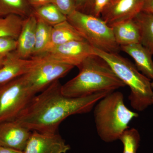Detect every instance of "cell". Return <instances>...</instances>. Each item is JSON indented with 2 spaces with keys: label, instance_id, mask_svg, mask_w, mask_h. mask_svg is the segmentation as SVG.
Instances as JSON below:
<instances>
[{
  "label": "cell",
  "instance_id": "6da1fadb",
  "mask_svg": "<svg viewBox=\"0 0 153 153\" xmlns=\"http://www.w3.org/2000/svg\"><path fill=\"white\" fill-rule=\"evenodd\" d=\"M57 80L35 95L16 120L32 131L56 133L60 124L72 115L87 113L109 92L70 97L63 95ZM111 93V92H110Z\"/></svg>",
  "mask_w": 153,
  "mask_h": 153
},
{
  "label": "cell",
  "instance_id": "7a4b0ae2",
  "mask_svg": "<svg viewBox=\"0 0 153 153\" xmlns=\"http://www.w3.org/2000/svg\"><path fill=\"white\" fill-rule=\"evenodd\" d=\"M78 68V74L62 85L63 95L83 97L99 92L110 93L126 86L109 65L97 55L88 57Z\"/></svg>",
  "mask_w": 153,
  "mask_h": 153
},
{
  "label": "cell",
  "instance_id": "3957f363",
  "mask_svg": "<svg viewBox=\"0 0 153 153\" xmlns=\"http://www.w3.org/2000/svg\"><path fill=\"white\" fill-rule=\"evenodd\" d=\"M122 93L114 91L108 93L95 105L94 116L97 131L106 143L120 139L128 124L139 114L129 109L124 103Z\"/></svg>",
  "mask_w": 153,
  "mask_h": 153
},
{
  "label": "cell",
  "instance_id": "277c9868",
  "mask_svg": "<svg viewBox=\"0 0 153 153\" xmlns=\"http://www.w3.org/2000/svg\"><path fill=\"white\" fill-rule=\"evenodd\" d=\"M94 55L105 61L115 74L130 89L128 100L132 108L142 111L152 105L153 90L151 79L140 73L131 62L119 55L94 48Z\"/></svg>",
  "mask_w": 153,
  "mask_h": 153
},
{
  "label": "cell",
  "instance_id": "5b68a950",
  "mask_svg": "<svg viewBox=\"0 0 153 153\" xmlns=\"http://www.w3.org/2000/svg\"><path fill=\"white\" fill-rule=\"evenodd\" d=\"M67 20L94 48L108 53L121 51L112 28L99 17L75 10L67 16Z\"/></svg>",
  "mask_w": 153,
  "mask_h": 153
},
{
  "label": "cell",
  "instance_id": "8992f818",
  "mask_svg": "<svg viewBox=\"0 0 153 153\" xmlns=\"http://www.w3.org/2000/svg\"><path fill=\"white\" fill-rule=\"evenodd\" d=\"M36 95L26 74L0 84V123L16 120Z\"/></svg>",
  "mask_w": 153,
  "mask_h": 153
},
{
  "label": "cell",
  "instance_id": "52a82bcc",
  "mask_svg": "<svg viewBox=\"0 0 153 153\" xmlns=\"http://www.w3.org/2000/svg\"><path fill=\"white\" fill-rule=\"evenodd\" d=\"M41 59L40 63L26 74L30 88L36 95L65 76L74 68L69 64Z\"/></svg>",
  "mask_w": 153,
  "mask_h": 153
},
{
  "label": "cell",
  "instance_id": "ba28073f",
  "mask_svg": "<svg viewBox=\"0 0 153 153\" xmlns=\"http://www.w3.org/2000/svg\"><path fill=\"white\" fill-rule=\"evenodd\" d=\"M94 55V47L85 40L73 41L50 49L32 58H42L78 67L88 57Z\"/></svg>",
  "mask_w": 153,
  "mask_h": 153
},
{
  "label": "cell",
  "instance_id": "9c48e42d",
  "mask_svg": "<svg viewBox=\"0 0 153 153\" xmlns=\"http://www.w3.org/2000/svg\"><path fill=\"white\" fill-rule=\"evenodd\" d=\"M70 149L58 133L32 131L23 153H66Z\"/></svg>",
  "mask_w": 153,
  "mask_h": 153
},
{
  "label": "cell",
  "instance_id": "30bf717a",
  "mask_svg": "<svg viewBox=\"0 0 153 153\" xmlns=\"http://www.w3.org/2000/svg\"><path fill=\"white\" fill-rule=\"evenodd\" d=\"M146 0H114L103 11L102 19L109 27L120 22L134 19L142 12Z\"/></svg>",
  "mask_w": 153,
  "mask_h": 153
},
{
  "label": "cell",
  "instance_id": "8fae6325",
  "mask_svg": "<svg viewBox=\"0 0 153 153\" xmlns=\"http://www.w3.org/2000/svg\"><path fill=\"white\" fill-rule=\"evenodd\" d=\"M32 133L16 120L0 123V146L23 152Z\"/></svg>",
  "mask_w": 153,
  "mask_h": 153
},
{
  "label": "cell",
  "instance_id": "7c38bea8",
  "mask_svg": "<svg viewBox=\"0 0 153 153\" xmlns=\"http://www.w3.org/2000/svg\"><path fill=\"white\" fill-rule=\"evenodd\" d=\"M42 60L41 58L23 59L15 51L9 53L0 67V84L27 74Z\"/></svg>",
  "mask_w": 153,
  "mask_h": 153
},
{
  "label": "cell",
  "instance_id": "4fadbf2b",
  "mask_svg": "<svg viewBox=\"0 0 153 153\" xmlns=\"http://www.w3.org/2000/svg\"><path fill=\"white\" fill-rule=\"evenodd\" d=\"M37 19L31 14L25 18L21 33L17 39L18 45L15 52L23 59H30L33 56L36 44Z\"/></svg>",
  "mask_w": 153,
  "mask_h": 153
},
{
  "label": "cell",
  "instance_id": "5bb4252c",
  "mask_svg": "<svg viewBox=\"0 0 153 153\" xmlns=\"http://www.w3.org/2000/svg\"><path fill=\"white\" fill-rule=\"evenodd\" d=\"M121 50L134 59L138 70L149 79L153 80V61L152 54L141 44L121 46Z\"/></svg>",
  "mask_w": 153,
  "mask_h": 153
},
{
  "label": "cell",
  "instance_id": "9a60e30c",
  "mask_svg": "<svg viewBox=\"0 0 153 153\" xmlns=\"http://www.w3.org/2000/svg\"><path fill=\"white\" fill-rule=\"evenodd\" d=\"M111 27L115 41L120 47L141 43L140 30L134 19L117 23Z\"/></svg>",
  "mask_w": 153,
  "mask_h": 153
},
{
  "label": "cell",
  "instance_id": "2e32d148",
  "mask_svg": "<svg viewBox=\"0 0 153 153\" xmlns=\"http://www.w3.org/2000/svg\"><path fill=\"white\" fill-rule=\"evenodd\" d=\"M83 40H85L84 38L68 21L66 20L52 27L49 44L45 51L41 55L52 48L70 41Z\"/></svg>",
  "mask_w": 153,
  "mask_h": 153
},
{
  "label": "cell",
  "instance_id": "e0dca14e",
  "mask_svg": "<svg viewBox=\"0 0 153 153\" xmlns=\"http://www.w3.org/2000/svg\"><path fill=\"white\" fill-rule=\"evenodd\" d=\"M134 20L140 30L141 44L153 55V14L141 12Z\"/></svg>",
  "mask_w": 153,
  "mask_h": 153
},
{
  "label": "cell",
  "instance_id": "ac0fdd59",
  "mask_svg": "<svg viewBox=\"0 0 153 153\" xmlns=\"http://www.w3.org/2000/svg\"><path fill=\"white\" fill-rule=\"evenodd\" d=\"M33 12L27 0H0V17L14 15L25 19Z\"/></svg>",
  "mask_w": 153,
  "mask_h": 153
},
{
  "label": "cell",
  "instance_id": "d6986e66",
  "mask_svg": "<svg viewBox=\"0 0 153 153\" xmlns=\"http://www.w3.org/2000/svg\"><path fill=\"white\" fill-rule=\"evenodd\" d=\"M33 13L37 19L52 27L67 20V17L53 4L34 9Z\"/></svg>",
  "mask_w": 153,
  "mask_h": 153
},
{
  "label": "cell",
  "instance_id": "ffe728a7",
  "mask_svg": "<svg viewBox=\"0 0 153 153\" xmlns=\"http://www.w3.org/2000/svg\"><path fill=\"white\" fill-rule=\"evenodd\" d=\"M24 19L14 15L0 17V38L10 37L17 40L22 30Z\"/></svg>",
  "mask_w": 153,
  "mask_h": 153
},
{
  "label": "cell",
  "instance_id": "44dd1931",
  "mask_svg": "<svg viewBox=\"0 0 153 153\" xmlns=\"http://www.w3.org/2000/svg\"><path fill=\"white\" fill-rule=\"evenodd\" d=\"M37 21L36 44L31 58L39 56L44 52L49 44L52 33V26L40 19H37Z\"/></svg>",
  "mask_w": 153,
  "mask_h": 153
},
{
  "label": "cell",
  "instance_id": "7402d4cb",
  "mask_svg": "<svg viewBox=\"0 0 153 153\" xmlns=\"http://www.w3.org/2000/svg\"><path fill=\"white\" fill-rule=\"evenodd\" d=\"M119 140L123 144V153H137L140 142V136L136 129H128L124 132Z\"/></svg>",
  "mask_w": 153,
  "mask_h": 153
},
{
  "label": "cell",
  "instance_id": "603a6c76",
  "mask_svg": "<svg viewBox=\"0 0 153 153\" xmlns=\"http://www.w3.org/2000/svg\"><path fill=\"white\" fill-rule=\"evenodd\" d=\"M18 41L17 39L10 37L0 38V55H7L16 51Z\"/></svg>",
  "mask_w": 153,
  "mask_h": 153
},
{
  "label": "cell",
  "instance_id": "cb8c5ba5",
  "mask_svg": "<svg viewBox=\"0 0 153 153\" xmlns=\"http://www.w3.org/2000/svg\"><path fill=\"white\" fill-rule=\"evenodd\" d=\"M54 4L66 17L76 10L74 0H54Z\"/></svg>",
  "mask_w": 153,
  "mask_h": 153
},
{
  "label": "cell",
  "instance_id": "d4e9b609",
  "mask_svg": "<svg viewBox=\"0 0 153 153\" xmlns=\"http://www.w3.org/2000/svg\"><path fill=\"white\" fill-rule=\"evenodd\" d=\"M110 1L111 0H93L91 5L92 7L91 15L99 17Z\"/></svg>",
  "mask_w": 153,
  "mask_h": 153
},
{
  "label": "cell",
  "instance_id": "484cf974",
  "mask_svg": "<svg viewBox=\"0 0 153 153\" xmlns=\"http://www.w3.org/2000/svg\"><path fill=\"white\" fill-rule=\"evenodd\" d=\"M31 7L37 8L48 4H54V0H27Z\"/></svg>",
  "mask_w": 153,
  "mask_h": 153
},
{
  "label": "cell",
  "instance_id": "4316f807",
  "mask_svg": "<svg viewBox=\"0 0 153 153\" xmlns=\"http://www.w3.org/2000/svg\"><path fill=\"white\" fill-rule=\"evenodd\" d=\"M74 1L76 10H79L80 9L91 6L93 0H74Z\"/></svg>",
  "mask_w": 153,
  "mask_h": 153
},
{
  "label": "cell",
  "instance_id": "83f0119b",
  "mask_svg": "<svg viewBox=\"0 0 153 153\" xmlns=\"http://www.w3.org/2000/svg\"><path fill=\"white\" fill-rule=\"evenodd\" d=\"M142 12L153 14V0H146Z\"/></svg>",
  "mask_w": 153,
  "mask_h": 153
},
{
  "label": "cell",
  "instance_id": "f1b7e54d",
  "mask_svg": "<svg viewBox=\"0 0 153 153\" xmlns=\"http://www.w3.org/2000/svg\"><path fill=\"white\" fill-rule=\"evenodd\" d=\"M0 153H23V152L16 150L0 146Z\"/></svg>",
  "mask_w": 153,
  "mask_h": 153
},
{
  "label": "cell",
  "instance_id": "f546056e",
  "mask_svg": "<svg viewBox=\"0 0 153 153\" xmlns=\"http://www.w3.org/2000/svg\"><path fill=\"white\" fill-rule=\"evenodd\" d=\"M7 55H0V67L2 65L3 62Z\"/></svg>",
  "mask_w": 153,
  "mask_h": 153
},
{
  "label": "cell",
  "instance_id": "4dcf8cb0",
  "mask_svg": "<svg viewBox=\"0 0 153 153\" xmlns=\"http://www.w3.org/2000/svg\"><path fill=\"white\" fill-rule=\"evenodd\" d=\"M152 88L153 89V81H152ZM152 104H153V97L152 100Z\"/></svg>",
  "mask_w": 153,
  "mask_h": 153
},
{
  "label": "cell",
  "instance_id": "1f68e13d",
  "mask_svg": "<svg viewBox=\"0 0 153 153\" xmlns=\"http://www.w3.org/2000/svg\"><path fill=\"white\" fill-rule=\"evenodd\" d=\"M114 1V0H111V1Z\"/></svg>",
  "mask_w": 153,
  "mask_h": 153
}]
</instances>
